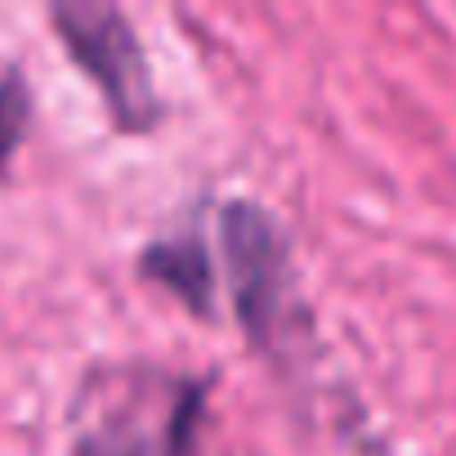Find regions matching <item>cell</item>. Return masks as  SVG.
I'll list each match as a JSON object with an SVG mask.
<instances>
[{
  "mask_svg": "<svg viewBox=\"0 0 456 456\" xmlns=\"http://www.w3.org/2000/svg\"><path fill=\"white\" fill-rule=\"evenodd\" d=\"M219 247L242 331L260 349L287 345L296 327V278L287 242L269 210L256 201H228L219 215Z\"/></svg>",
  "mask_w": 456,
  "mask_h": 456,
  "instance_id": "3957f363",
  "label": "cell"
},
{
  "mask_svg": "<svg viewBox=\"0 0 456 456\" xmlns=\"http://www.w3.org/2000/svg\"><path fill=\"white\" fill-rule=\"evenodd\" d=\"M32 126V90L23 68H5L0 72V175L14 161V152L23 148V134Z\"/></svg>",
  "mask_w": 456,
  "mask_h": 456,
  "instance_id": "5b68a950",
  "label": "cell"
},
{
  "mask_svg": "<svg viewBox=\"0 0 456 456\" xmlns=\"http://www.w3.org/2000/svg\"><path fill=\"white\" fill-rule=\"evenodd\" d=\"M206 380L161 362H99L81 380L68 429L77 456H197Z\"/></svg>",
  "mask_w": 456,
  "mask_h": 456,
  "instance_id": "6da1fadb",
  "label": "cell"
},
{
  "mask_svg": "<svg viewBox=\"0 0 456 456\" xmlns=\"http://www.w3.org/2000/svg\"><path fill=\"white\" fill-rule=\"evenodd\" d=\"M139 273L152 278L157 287H166L183 309H192L197 318L210 314V256H206V242L197 233H175V238H157L148 242V251L139 256Z\"/></svg>",
  "mask_w": 456,
  "mask_h": 456,
  "instance_id": "277c9868",
  "label": "cell"
},
{
  "mask_svg": "<svg viewBox=\"0 0 456 456\" xmlns=\"http://www.w3.org/2000/svg\"><path fill=\"white\" fill-rule=\"evenodd\" d=\"M50 23L72 63L103 94L117 130H152L161 117V99L130 19L117 5H99V0H59L50 10Z\"/></svg>",
  "mask_w": 456,
  "mask_h": 456,
  "instance_id": "7a4b0ae2",
  "label": "cell"
}]
</instances>
